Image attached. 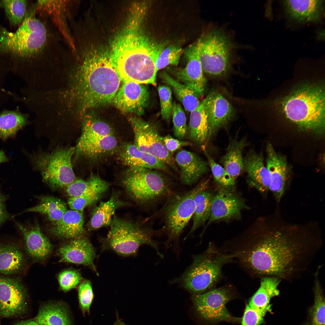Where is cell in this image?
Here are the masks:
<instances>
[{"instance_id":"obj_1","label":"cell","mask_w":325,"mask_h":325,"mask_svg":"<svg viewBox=\"0 0 325 325\" xmlns=\"http://www.w3.org/2000/svg\"><path fill=\"white\" fill-rule=\"evenodd\" d=\"M318 223H292L279 214L261 217L226 251L255 277L291 282L301 277L323 246Z\"/></svg>"},{"instance_id":"obj_2","label":"cell","mask_w":325,"mask_h":325,"mask_svg":"<svg viewBox=\"0 0 325 325\" xmlns=\"http://www.w3.org/2000/svg\"><path fill=\"white\" fill-rule=\"evenodd\" d=\"M82 58L63 71L54 93L61 112L76 122L92 108L113 103L122 81L110 56L89 51Z\"/></svg>"},{"instance_id":"obj_3","label":"cell","mask_w":325,"mask_h":325,"mask_svg":"<svg viewBox=\"0 0 325 325\" xmlns=\"http://www.w3.org/2000/svg\"><path fill=\"white\" fill-rule=\"evenodd\" d=\"M138 19L116 39L110 57L122 82L156 85L155 61L165 46L142 34Z\"/></svg>"},{"instance_id":"obj_4","label":"cell","mask_w":325,"mask_h":325,"mask_svg":"<svg viewBox=\"0 0 325 325\" xmlns=\"http://www.w3.org/2000/svg\"><path fill=\"white\" fill-rule=\"evenodd\" d=\"M283 111L299 130L318 137L325 132V97L322 87L309 85L292 91L283 100Z\"/></svg>"},{"instance_id":"obj_5","label":"cell","mask_w":325,"mask_h":325,"mask_svg":"<svg viewBox=\"0 0 325 325\" xmlns=\"http://www.w3.org/2000/svg\"><path fill=\"white\" fill-rule=\"evenodd\" d=\"M47 39L44 24L34 16L26 13L21 24L14 32L0 30V54H9L15 59L25 60L36 54L43 48Z\"/></svg>"},{"instance_id":"obj_6","label":"cell","mask_w":325,"mask_h":325,"mask_svg":"<svg viewBox=\"0 0 325 325\" xmlns=\"http://www.w3.org/2000/svg\"><path fill=\"white\" fill-rule=\"evenodd\" d=\"M109 226L107 237L101 238L103 249L128 256L136 254L139 247L146 244L153 247L160 257H163L158 243L153 239L155 231L143 222L124 219L115 214Z\"/></svg>"},{"instance_id":"obj_7","label":"cell","mask_w":325,"mask_h":325,"mask_svg":"<svg viewBox=\"0 0 325 325\" xmlns=\"http://www.w3.org/2000/svg\"><path fill=\"white\" fill-rule=\"evenodd\" d=\"M192 264L180 277L172 281L178 283L195 294L212 288L221 276L223 265L232 260L230 256L212 243L200 254L193 256Z\"/></svg>"},{"instance_id":"obj_8","label":"cell","mask_w":325,"mask_h":325,"mask_svg":"<svg viewBox=\"0 0 325 325\" xmlns=\"http://www.w3.org/2000/svg\"><path fill=\"white\" fill-rule=\"evenodd\" d=\"M80 126L81 133L74 154L76 160H96L117 149V141L112 128L91 110L83 116Z\"/></svg>"},{"instance_id":"obj_9","label":"cell","mask_w":325,"mask_h":325,"mask_svg":"<svg viewBox=\"0 0 325 325\" xmlns=\"http://www.w3.org/2000/svg\"><path fill=\"white\" fill-rule=\"evenodd\" d=\"M156 170L128 168L122 182L127 194L141 205L154 204L168 197L174 192L169 180Z\"/></svg>"},{"instance_id":"obj_10","label":"cell","mask_w":325,"mask_h":325,"mask_svg":"<svg viewBox=\"0 0 325 325\" xmlns=\"http://www.w3.org/2000/svg\"><path fill=\"white\" fill-rule=\"evenodd\" d=\"M209 181V179L202 181L193 188L184 192H173L166 199L161 211L164 225L160 230L167 237L165 243L166 246L179 239L192 218L196 195L208 188Z\"/></svg>"},{"instance_id":"obj_11","label":"cell","mask_w":325,"mask_h":325,"mask_svg":"<svg viewBox=\"0 0 325 325\" xmlns=\"http://www.w3.org/2000/svg\"><path fill=\"white\" fill-rule=\"evenodd\" d=\"M75 147H57L50 152L39 151L29 154L33 169L44 182L53 188H65L76 178L72 159Z\"/></svg>"},{"instance_id":"obj_12","label":"cell","mask_w":325,"mask_h":325,"mask_svg":"<svg viewBox=\"0 0 325 325\" xmlns=\"http://www.w3.org/2000/svg\"><path fill=\"white\" fill-rule=\"evenodd\" d=\"M203 71L212 77L225 75L230 66L232 45L226 36L214 30L197 42Z\"/></svg>"},{"instance_id":"obj_13","label":"cell","mask_w":325,"mask_h":325,"mask_svg":"<svg viewBox=\"0 0 325 325\" xmlns=\"http://www.w3.org/2000/svg\"><path fill=\"white\" fill-rule=\"evenodd\" d=\"M134 135L135 145L140 150L150 154L175 170L174 158L169 152L163 137L152 124L135 116L128 117Z\"/></svg>"},{"instance_id":"obj_14","label":"cell","mask_w":325,"mask_h":325,"mask_svg":"<svg viewBox=\"0 0 325 325\" xmlns=\"http://www.w3.org/2000/svg\"><path fill=\"white\" fill-rule=\"evenodd\" d=\"M234 297L231 288L223 286L204 293L195 294L193 300L196 309L204 319L212 323L234 322L240 320L233 316L226 307Z\"/></svg>"},{"instance_id":"obj_15","label":"cell","mask_w":325,"mask_h":325,"mask_svg":"<svg viewBox=\"0 0 325 325\" xmlns=\"http://www.w3.org/2000/svg\"><path fill=\"white\" fill-rule=\"evenodd\" d=\"M249 208L245 200L236 191L234 186L219 187L214 194L210 217L201 235L211 223L240 219L242 211Z\"/></svg>"},{"instance_id":"obj_16","label":"cell","mask_w":325,"mask_h":325,"mask_svg":"<svg viewBox=\"0 0 325 325\" xmlns=\"http://www.w3.org/2000/svg\"><path fill=\"white\" fill-rule=\"evenodd\" d=\"M26 289L16 278L0 276V316L21 315L28 309Z\"/></svg>"},{"instance_id":"obj_17","label":"cell","mask_w":325,"mask_h":325,"mask_svg":"<svg viewBox=\"0 0 325 325\" xmlns=\"http://www.w3.org/2000/svg\"><path fill=\"white\" fill-rule=\"evenodd\" d=\"M185 67L174 70L172 73L177 80L193 91L199 98L204 95L206 80L199 57L197 42L186 49Z\"/></svg>"},{"instance_id":"obj_18","label":"cell","mask_w":325,"mask_h":325,"mask_svg":"<svg viewBox=\"0 0 325 325\" xmlns=\"http://www.w3.org/2000/svg\"><path fill=\"white\" fill-rule=\"evenodd\" d=\"M59 262L82 265L88 266L99 275L94 260L95 251L88 238L85 235L69 240L57 250Z\"/></svg>"},{"instance_id":"obj_19","label":"cell","mask_w":325,"mask_h":325,"mask_svg":"<svg viewBox=\"0 0 325 325\" xmlns=\"http://www.w3.org/2000/svg\"><path fill=\"white\" fill-rule=\"evenodd\" d=\"M122 82L113 103L123 112L142 114L149 99L147 87L143 84L135 82Z\"/></svg>"},{"instance_id":"obj_20","label":"cell","mask_w":325,"mask_h":325,"mask_svg":"<svg viewBox=\"0 0 325 325\" xmlns=\"http://www.w3.org/2000/svg\"><path fill=\"white\" fill-rule=\"evenodd\" d=\"M266 149V166L270 178L269 191L279 203L285 193L290 169L286 158L277 153L271 143L267 144Z\"/></svg>"},{"instance_id":"obj_21","label":"cell","mask_w":325,"mask_h":325,"mask_svg":"<svg viewBox=\"0 0 325 325\" xmlns=\"http://www.w3.org/2000/svg\"><path fill=\"white\" fill-rule=\"evenodd\" d=\"M206 111L209 126L208 141L234 116V109L221 94L212 93L207 96Z\"/></svg>"},{"instance_id":"obj_22","label":"cell","mask_w":325,"mask_h":325,"mask_svg":"<svg viewBox=\"0 0 325 325\" xmlns=\"http://www.w3.org/2000/svg\"><path fill=\"white\" fill-rule=\"evenodd\" d=\"M174 159L180 169L181 183L191 185L208 171V162L195 153L185 150H178Z\"/></svg>"},{"instance_id":"obj_23","label":"cell","mask_w":325,"mask_h":325,"mask_svg":"<svg viewBox=\"0 0 325 325\" xmlns=\"http://www.w3.org/2000/svg\"><path fill=\"white\" fill-rule=\"evenodd\" d=\"M21 232L27 254L33 260L42 262L51 254L52 246L49 239L42 232L38 224L25 226L16 222Z\"/></svg>"},{"instance_id":"obj_24","label":"cell","mask_w":325,"mask_h":325,"mask_svg":"<svg viewBox=\"0 0 325 325\" xmlns=\"http://www.w3.org/2000/svg\"><path fill=\"white\" fill-rule=\"evenodd\" d=\"M118 159L128 168H143L169 171L168 166L150 154L139 150L134 144L123 143L119 148Z\"/></svg>"},{"instance_id":"obj_25","label":"cell","mask_w":325,"mask_h":325,"mask_svg":"<svg viewBox=\"0 0 325 325\" xmlns=\"http://www.w3.org/2000/svg\"><path fill=\"white\" fill-rule=\"evenodd\" d=\"M243 162L249 185L261 192L269 191L270 175L265 165L262 153L251 150L243 158Z\"/></svg>"},{"instance_id":"obj_26","label":"cell","mask_w":325,"mask_h":325,"mask_svg":"<svg viewBox=\"0 0 325 325\" xmlns=\"http://www.w3.org/2000/svg\"><path fill=\"white\" fill-rule=\"evenodd\" d=\"M323 0H286L283 4L286 14L289 18L300 23L317 22L323 12Z\"/></svg>"},{"instance_id":"obj_27","label":"cell","mask_w":325,"mask_h":325,"mask_svg":"<svg viewBox=\"0 0 325 325\" xmlns=\"http://www.w3.org/2000/svg\"><path fill=\"white\" fill-rule=\"evenodd\" d=\"M83 212L67 210L59 220L52 222L49 232L63 239L70 240L85 235Z\"/></svg>"},{"instance_id":"obj_28","label":"cell","mask_w":325,"mask_h":325,"mask_svg":"<svg viewBox=\"0 0 325 325\" xmlns=\"http://www.w3.org/2000/svg\"><path fill=\"white\" fill-rule=\"evenodd\" d=\"M120 195L119 193L113 191L107 201L100 202L93 209L87 225L88 230L110 226L116 211L128 205L120 199Z\"/></svg>"},{"instance_id":"obj_29","label":"cell","mask_w":325,"mask_h":325,"mask_svg":"<svg viewBox=\"0 0 325 325\" xmlns=\"http://www.w3.org/2000/svg\"><path fill=\"white\" fill-rule=\"evenodd\" d=\"M33 320L39 325H75L69 308L61 301L42 304Z\"/></svg>"},{"instance_id":"obj_30","label":"cell","mask_w":325,"mask_h":325,"mask_svg":"<svg viewBox=\"0 0 325 325\" xmlns=\"http://www.w3.org/2000/svg\"><path fill=\"white\" fill-rule=\"evenodd\" d=\"M24 253L20 245L14 242L0 243V273H21L26 266Z\"/></svg>"},{"instance_id":"obj_31","label":"cell","mask_w":325,"mask_h":325,"mask_svg":"<svg viewBox=\"0 0 325 325\" xmlns=\"http://www.w3.org/2000/svg\"><path fill=\"white\" fill-rule=\"evenodd\" d=\"M248 145L246 137L231 139L220 162L223 167L235 181L244 170L243 153Z\"/></svg>"},{"instance_id":"obj_32","label":"cell","mask_w":325,"mask_h":325,"mask_svg":"<svg viewBox=\"0 0 325 325\" xmlns=\"http://www.w3.org/2000/svg\"><path fill=\"white\" fill-rule=\"evenodd\" d=\"M207 96L199 106L190 112L189 128V137L195 144L201 146L208 141L209 126L206 111Z\"/></svg>"},{"instance_id":"obj_33","label":"cell","mask_w":325,"mask_h":325,"mask_svg":"<svg viewBox=\"0 0 325 325\" xmlns=\"http://www.w3.org/2000/svg\"><path fill=\"white\" fill-rule=\"evenodd\" d=\"M281 281L274 277H261L259 287L250 299L249 306L259 311H270V301L272 298L280 294L278 287Z\"/></svg>"},{"instance_id":"obj_34","label":"cell","mask_w":325,"mask_h":325,"mask_svg":"<svg viewBox=\"0 0 325 325\" xmlns=\"http://www.w3.org/2000/svg\"><path fill=\"white\" fill-rule=\"evenodd\" d=\"M109 186L108 183L99 176L92 174L86 180L76 178L65 188L69 197H79L97 193H104Z\"/></svg>"},{"instance_id":"obj_35","label":"cell","mask_w":325,"mask_h":325,"mask_svg":"<svg viewBox=\"0 0 325 325\" xmlns=\"http://www.w3.org/2000/svg\"><path fill=\"white\" fill-rule=\"evenodd\" d=\"M214 194L212 190L207 188L200 191L196 195L195 209L192 218V225L184 240L199 228L204 226L208 220Z\"/></svg>"},{"instance_id":"obj_36","label":"cell","mask_w":325,"mask_h":325,"mask_svg":"<svg viewBox=\"0 0 325 325\" xmlns=\"http://www.w3.org/2000/svg\"><path fill=\"white\" fill-rule=\"evenodd\" d=\"M67 2L63 1L40 0L37 2L38 8L51 17L62 32L73 49L75 48L73 40L68 31L66 21Z\"/></svg>"},{"instance_id":"obj_37","label":"cell","mask_w":325,"mask_h":325,"mask_svg":"<svg viewBox=\"0 0 325 325\" xmlns=\"http://www.w3.org/2000/svg\"><path fill=\"white\" fill-rule=\"evenodd\" d=\"M28 116L17 110H5L0 113V138L5 141L14 137L29 123Z\"/></svg>"},{"instance_id":"obj_38","label":"cell","mask_w":325,"mask_h":325,"mask_svg":"<svg viewBox=\"0 0 325 325\" xmlns=\"http://www.w3.org/2000/svg\"><path fill=\"white\" fill-rule=\"evenodd\" d=\"M159 76L162 82L171 87L176 98L187 111L191 112L200 104L199 98L185 85L173 79L165 71L161 72Z\"/></svg>"},{"instance_id":"obj_39","label":"cell","mask_w":325,"mask_h":325,"mask_svg":"<svg viewBox=\"0 0 325 325\" xmlns=\"http://www.w3.org/2000/svg\"><path fill=\"white\" fill-rule=\"evenodd\" d=\"M320 268L319 267L314 274V303L309 309L308 320L304 325H325V297L319 278Z\"/></svg>"},{"instance_id":"obj_40","label":"cell","mask_w":325,"mask_h":325,"mask_svg":"<svg viewBox=\"0 0 325 325\" xmlns=\"http://www.w3.org/2000/svg\"><path fill=\"white\" fill-rule=\"evenodd\" d=\"M40 203L34 207L26 209L24 212H33L45 215L51 221L60 220L67 210L66 204L61 200L52 196L39 197Z\"/></svg>"},{"instance_id":"obj_41","label":"cell","mask_w":325,"mask_h":325,"mask_svg":"<svg viewBox=\"0 0 325 325\" xmlns=\"http://www.w3.org/2000/svg\"><path fill=\"white\" fill-rule=\"evenodd\" d=\"M27 1L5 0L0 1V7L5 10L10 22L14 25L21 23L26 12Z\"/></svg>"},{"instance_id":"obj_42","label":"cell","mask_w":325,"mask_h":325,"mask_svg":"<svg viewBox=\"0 0 325 325\" xmlns=\"http://www.w3.org/2000/svg\"><path fill=\"white\" fill-rule=\"evenodd\" d=\"M183 53L182 48L172 45L164 47L160 51L155 61L157 71L169 65L177 66Z\"/></svg>"},{"instance_id":"obj_43","label":"cell","mask_w":325,"mask_h":325,"mask_svg":"<svg viewBox=\"0 0 325 325\" xmlns=\"http://www.w3.org/2000/svg\"><path fill=\"white\" fill-rule=\"evenodd\" d=\"M204 149L214 178L219 187H229L234 186L235 181L223 166L216 163L214 159Z\"/></svg>"},{"instance_id":"obj_44","label":"cell","mask_w":325,"mask_h":325,"mask_svg":"<svg viewBox=\"0 0 325 325\" xmlns=\"http://www.w3.org/2000/svg\"><path fill=\"white\" fill-rule=\"evenodd\" d=\"M172 116L174 135L178 139L182 140L187 133L186 118L181 106L175 102L173 103Z\"/></svg>"},{"instance_id":"obj_45","label":"cell","mask_w":325,"mask_h":325,"mask_svg":"<svg viewBox=\"0 0 325 325\" xmlns=\"http://www.w3.org/2000/svg\"><path fill=\"white\" fill-rule=\"evenodd\" d=\"M79 271L69 268L60 272L58 280L60 289L65 292L75 288L83 280Z\"/></svg>"},{"instance_id":"obj_46","label":"cell","mask_w":325,"mask_h":325,"mask_svg":"<svg viewBox=\"0 0 325 325\" xmlns=\"http://www.w3.org/2000/svg\"><path fill=\"white\" fill-rule=\"evenodd\" d=\"M158 90L162 117L164 120L169 122L172 116L173 106L172 90L169 86L165 85H159Z\"/></svg>"},{"instance_id":"obj_47","label":"cell","mask_w":325,"mask_h":325,"mask_svg":"<svg viewBox=\"0 0 325 325\" xmlns=\"http://www.w3.org/2000/svg\"><path fill=\"white\" fill-rule=\"evenodd\" d=\"M79 306L82 313L85 315L89 313L90 308L94 298V294L91 281L83 280L78 287Z\"/></svg>"},{"instance_id":"obj_48","label":"cell","mask_w":325,"mask_h":325,"mask_svg":"<svg viewBox=\"0 0 325 325\" xmlns=\"http://www.w3.org/2000/svg\"><path fill=\"white\" fill-rule=\"evenodd\" d=\"M104 193H97L79 197H69L68 204L71 210L83 212L84 209L96 203Z\"/></svg>"},{"instance_id":"obj_49","label":"cell","mask_w":325,"mask_h":325,"mask_svg":"<svg viewBox=\"0 0 325 325\" xmlns=\"http://www.w3.org/2000/svg\"><path fill=\"white\" fill-rule=\"evenodd\" d=\"M267 312L253 309L246 305L242 320V325H260L263 322L264 317Z\"/></svg>"},{"instance_id":"obj_50","label":"cell","mask_w":325,"mask_h":325,"mask_svg":"<svg viewBox=\"0 0 325 325\" xmlns=\"http://www.w3.org/2000/svg\"><path fill=\"white\" fill-rule=\"evenodd\" d=\"M163 139L167 149L172 155L182 147L192 145L190 142L175 138L169 135L163 137Z\"/></svg>"},{"instance_id":"obj_51","label":"cell","mask_w":325,"mask_h":325,"mask_svg":"<svg viewBox=\"0 0 325 325\" xmlns=\"http://www.w3.org/2000/svg\"><path fill=\"white\" fill-rule=\"evenodd\" d=\"M8 73V72L5 67L0 65V108L4 104L8 96V93L4 88Z\"/></svg>"},{"instance_id":"obj_52","label":"cell","mask_w":325,"mask_h":325,"mask_svg":"<svg viewBox=\"0 0 325 325\" xmlns=\"http://www.w3.org/2000/svg\"><path fill=\"white\" fill-rule=\"evenodd\" d=\"M7 198L0 189V226L10 217L6 209L5 202Z\"/></svg>"},{"instance_id":"obj_53","label":"cell","mask_w":325,"mask_h":325,"mask_svg":"<svg viewBox=\"0 0 325 325\" xmlns=\"http://www.w3.org/2000/svg\"><path fill=\"white\" fill-rule=\"evenodd\" d=\"M15 325H39L33 320H28L20 322Z\"/></svg>"},{"instance_id":"obj_54","label":"cell","mask_w":325,"mask_h":325,"mask_svg":"<svg viewBox=\"0 0 325 325\" xmlns=\"http://www.w3.org/2000/svg\"><path fill=\"white\" fill-rule=\"evenodd\" d=\"M9 161V159L5 154L4 152L2 150H0V163L7 162Z\"/></svg>"},{"instance_id":"obj_55","label":"cell","mask_w":325,"mask_h":325,"mask_svg":"<svg viewBox=\"0 0 325 325\" xmlns=\"http://www.w3.org/2000/svg\"><path fill=\"white\" fill-rule=\"evenodd\" d=\"M114 325H127L119 320H117Z\"/></svg>"}]
</instances>
